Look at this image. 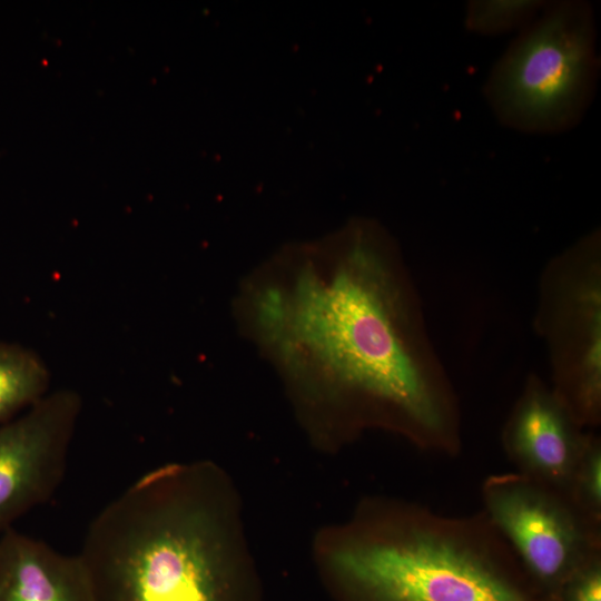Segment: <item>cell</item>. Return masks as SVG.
<instances>
[{
  "label": "cell",
  "mask_w": 601,
  "mask_h": 601,
  "mask_svg": "<svg viewBox=\"0 0 601 601\" xmlns=\"http://www.w3.org/2000/svg\"><path fill=\"white\" fill-rule=\"evenodd\" d=\"M481 497L482 511L544 601L601 555V524L562 491L514 472L487 476Z\"/></svg>",
  "instance_id": "6"
},
{
  "label": "cell",
  "mask_w": 601,
  "mask_h": 601,
  "mask_svg": "<svg viewBox=\"0 0 601 601\" xmlns=\"http://www.w3.org/2000/svg\"><path fill=\"white\" fill-rule=\"evenodd\" d=\"M233 312L293 390L329 398L346 434L382 427L426 452L460 453L457 394L401 246L377 219L284 245L240 282Z\"/></svg>",
  "instance_id": "1"
},
{
  "label": "cell",
  "mask_w": 601,
  "mask_h": 601,
  "mask_svg": "<svg viewBox=\"0 0 601 601\" xmlns=\"http://www.w3.org/2000/svg\"><path fill=\"white\" fill-rule=\"evenodd\" d=\"M0 601H96L78 554L12 528L0 538Z\"/></svg>",
  "instance_id": "9"
},
{
  "label": "cell",
  "mask_w": 601,
  "mask_h": 601,
  "mask_svg": "<svg viewBox=\"0 0 601 601\" xmlns=\"http://www.w3.org/2000/svg\"><path fill=\"white\" fill-rule=\"evenodd\" d=\"M220 486L207 465L139 477L91 522L78 555L96 601H231Z\"/></svg>",
  "instance_id": "2"
},
{
  "label": "cell",
  "mask_w": 601,
  "mask_h": 601,
  "mask_svg": "<svg viewBox=\"0 0 601 601\" xmlns=\"http://www.w3.org/2000/svg\"><path fill=\"white\" fill-rule=\"evenodd\" d=\"M548 0H470L464 11L467 32L495 37L520 32L543 10Z\"/></svg>",
  "instance_id": "11"
},
{
  "label": "cell",
  "mask_w": 601,
  "mask_h": 601,
  "mask_svg": "<svg viewBox=\"0 0 601 601\" xmlns=\"http://www.w3.org/2000/svg\"><path fill=\"white\" fill-rule=\"evenodd\" d=\"M49 387V368L36 352L0 342V424L38 403Z\"/></svg>",
  "instance_id": "10"
},
{
  "label": "cell",
  "mask_w": 601,
  "mask_h": 601,
  "mask_svg": "<svg viewBox=\"0 0 601 601\" xmlns=\"http://www.w3.org/2000/svg\"><path fill=\"white\" fill-rule=\"evenodd\" d=\"M332 561L357 601H544L483 511L372 505Z\"/></svg>",
  "instance_id": "3"
},
{
  "label": "cell",
  "mask_w": 601,
  "mask_h": 601,
  "mask_svg": "<svg viewBox=\"0 0 601 601\" xmlns=\"http://www.w3.org/2000/svg\"><path fill=\"white\" fill-rule=\"evenodd\" d=\"M553 601H601V555L577 571Z\"/></svg>",
  "instance_id": "13"
},
{
  "label": "cell",
  "mask_w": 601,
  "mask_h": 601,
  "mask_svg": "<svg viewBox=\"0 0 601 601\" xmlns=\"http://www.w3.org/2000/svg\"><path fill=\"white\" fill-rule=\"evenodd\" d=\"M597 20L585 0L548 1L492 66L483 97L504 127L559 135L577 127L598 88Z\"/></svg>",
  "instance_id": "4"
},
{
  "label": "cell",
  "mask_w": 601,
  "mask_h": 601,
  "mask_svg": "<svg viewBox=\"0 0 601 601\" xmlns=\"http://www.w3.org/2000/svg\"><path fill=\"white\" fill-rule=\"evenodd\" d=\"M590 431L549 383L531 373L503 425L501 441L516 473L566 494Z\"/></svg>",
  "instance_id": "8"
},
{
  "label": "cell",
  "mask_w": 601,
  "mask_h": 601,
  "mask_svg": "<svg viewBox=\"0 0 601 601\" xmlns=\"http://www.w3.org/2000/svg\"><path fill=\"white\" fill-rule=\"evenodd\" d=\"M81 406L77 392L58 390L0 424V532L58 490Z\"/></svg>",
  "instance_id": "7"
},
{
  "label": "cell",
  "mask_w": 601,
  "mask_h": 601,
  "mask_svg": "<svg viewBox=\"0 0 601 601\" xmlns=\"http://www.w3.org/2000/svg\"><path fill=\"white\" fill-rule=\"evenodd\" d=\"M566 495L587 518L601 524V437L590 431Z\"/></svg>",
  "instance_id": "12"
},
{
  "label": "cell",
  "mask_w": 601,
  "mask_h": 601,
  "mask_svg": "<svg viewBox=\"0 0 601 601\" xmlns=\"http://www.w3.org/2000/svg\"><path fill=\"white\" fill-rule=\"evenodd\" d=\"M533 327L549 358L551 387L585 430L601 424V230L554 255L538 286Z\"/></svg>",
  "instance_id": "5"
}]
</instances>
